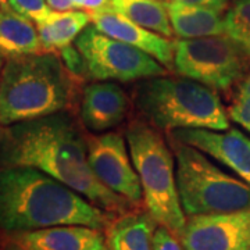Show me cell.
<instances>
[{
	"label": "cell",
	"mask_w": 250,
	"mask_h": 250,
	"mask_svg": "<svg viewBox=\"0 0 250 250\" xmlns=\"http://www.w3.org/2000/svg\"><path fill=\"white\" fill-rule=\"evenodd\" d=\"M74 92V77L57 53L7 59L0 78V125L65 111Z\"/></svg>",
	"instance_id": "cell-3"
},
{
	"label": "cell",
	"mask_w": 250,
	"mask_h": 250,
	"mask_svg": "<svg viewBox=\"0 0 250 250\" xmlns=\"http://www.w3.org/2000/svg\"><path fill=\"white\" fill-rule=\"evenodd\" d=\"M129 104L128 95L116 82H92L82 92L81 120L92 132H107L124 121Z\"/></svg>",
	"instance_id": "cell-13"
},
{
	"label": "cell",
	"mask_w": 250,
	"mask_h": 250,
	"mask_svg": "<svg viewBox=\"0 0 250 250\" xmlns=\"http://www.w3.org/2000/svg\"><path fill=\"white\" fill-rule=\"evenodd\" d=\"M179 199L187 217L250 210V185L170 134Z\"/></svg>",
	"instance_id": "cell-6"
},
{
	"label": "cell",
	"mask_w": 250,
	"mask_h": 250,
	"mask_svg": "<svg viewBox=\"0 0 250 250\" xmlns=\"http://www.w3.org/2000/svg\"><path fill=\"white\" fill-rule=\"evenodd\" d=\"M249 57L225 35L174 42V70L214 90H228L245 78Z\"/></svg>",
	"instance_id": "cell-7"
},
{
	"label": "cell",
	"mask_w": 250,
	"mask_h": 250,
	"mask_svg": "<svg viewBox=\"0 0 250 250\" xmlns=\"http://www.w3.org/2000/svg\"><path fill=\"white\" fill-rule=\"evenodd\" d=\"M177 236L185 250H250V210L192 215Z\"/></svg>",
	"instance_id": "cell-10"
},
{
	"label": "cell",
	"mask_w": 250,
	"mask_h": 250,
	"mask_svg": "<svg viewBox=\"0 0 250 250\" xmlns=\"http://www.w3.org/2000/svg\"><path fill=\"white\" fill-rule=\"evenodd\" d=\"M90 22L103 34L150 54L166 68H174V42L168 38L136 24L116 10L90 13Z\"/></svg>",
	"instance_id": "cell-12"
},
{
	"label": "cell",
	"mask_w": 250,
	"mask_h": 250,
	"mask_svg": "<svg viewBox=\"0 0 250 250\" xmlns=\"http://www.w3.org/2000/svg\"><path fill=\"white\" fill-rule=\"evenodd\" d=\"M228 36L250 60V0H235L224 17Z\"/></svg>",
	"instance_id": "cell-20"
},
{
	"label": "cell",
	"mask_w": 250,
	"mask_h": 250,
	"mask_svg": "<svg viewBox=\"0 0 250 250\" xmlns=\"http://www.w3.org/2000/svg\"><path fill=\"white\" fill-rule=\"evenodd\" d=\"M88 161L99 181L132 205L143 200L141 181L136 174L125 136L102 132L88 138Z\"/></svg>",
	"instance_id": "cell-9"
},
{
	"label": "cell",
	"mask_w": 250,
	"mask_h": 250,
	"mask_svg": "<svg viewBox=\"0 0 250 250\" xmlns=\"http://www.w3.org/2000/svg\"><path fill=\"white\" fill-rule=\"evenodd\" d=\"M228 116L250 132V74L241 81L236 98L228 108Z\"/></svg>",
	"instance_id": "cell-21"
},
{
	"label": "cell",
	"mask_w": 250,
	"mask_h": 250,
	"mask_svg": "<svg viewBox=\"0 0 250 250\" xmlns=\"http://www.w3.org/2000/svg\"><path fill=\"white\" fill-rule=\"evenodd\" d=\"M159 224L149 211L129 210L116 215L106 228L110 250H154L153 236Z\"/></svg>",
	"instance_id": "cell-15"
},
{
	"label": "cell",
	"mask_w": 250,
	"mask_h": 250,
	"mask_svg": "<svg viewBox=\"0 0 250 250\" xmlns=\"http://www.w3.org/2000/svg\"><path fill=\"white\" fill-rule=\"evenodd\" d=\"M132 102L146 123L167 132L229 128L228 111L217 90L182 75L139 80L132 89Z\"/></svg>",
	"instance_id": "cell-4"
},
{
	"label": "cell",
	"mask_w": 250,
	"mask_h": 250,
	"mask_svg": "<svg viewBox=\"0 0 250 250\" xmlns=\"http://www.w3.org/2000/svg\"><path fill=\"white\" fill-rule=\"evenodd\" d=\"M0 7H3V9H10L9 0H0Z\"/></svg>",
	"instance_id": "cell-28"
},
{
	"label": "cell",
	"mask_w": 250,
	"mask_h": 250,
	"mask_svg": "<svg viewBox=\"0 0 250 250\" xmlns=\"http://www.w3.org/2000/svg\"><path fill=\"white\" fill-rule=\"evenodd\" d=\"M89 22L90 14L83 10H52L43 21L35 24L43 52L59 53L62 49L72 45Z\"/></svg>",
	"instance_id": "cell-18"
},
{
	"label": "cell",
	"mask_w": 250,
	"mask_h": 250,
	"mask_svg": "<svg viewBox=\"0 0 250 250\" xmlns=\"http://www.w3.org/2000/svg\"><path fill=\"white\" fill-rule=\"evenodd\" d=\"M3 67H4V62H3V57H0V78H1V71H3Z\"/></svg>",
	"instance_id": "cell-29"
},
{
	"label": "cell",
	"mask_w": 250,
	"mask_h": 250,
	"mask_svg": "<svg viewBox=\"0 0 250 250\" xmlns=\"http://www.w3.org/2000/svg\"><path fill=\"white\" fill-rule=\"evenodd\" d=\"M128 150L141 181L143 202L156 223L178 235L187 224L179 199L174 152L149 123L131 121L125 129Z\"/></svg>",
	"instance_id": "cell-5"
},
{
	"label": "cell",
	"mask_w": 250,
	"mask_h": 250,
	"mask_svg": "<svg viewBox=\"0 0 250 250\" xmlns=\"http://www.w3.org/2000/svg\"><path fill=\"white\" fill-rule=\"evenodd\" d=\"M111 217L71 188L32 167H0V231L28 232L56 225L106 229Z\"/></svg>",
	"instance_id": "cell-2"
},
{
	"label": "cell",
	"mask_w": 250,
	"mask_h": 250,
	"mask_svg": "<svg viewBox=\"0 0 250 250\" xmlns=\"http://www.w3.org/2000/svg\"><path fill=\"white\" fill-rule=\"evenodd\" d=\"M74 45L86 62L89 77L96 81L131 82L167 74L150 54L103 34L93 24L81 32Z\"/></svg>",
	"instance_id": "cell-8"
},
{
	"label": "cell",
	"mask_w": 250,
	"mask_h": 250,
	"mask_svg": "<svg viewBox=\"0 0 250 250\" xmlns=\"http://www.w3.org/2000/svg\"><path fill=\"white\" fill-rule=\"evenodd\" d=\"M166 3L174 35L179 39L225 35L223 13L178 0H167Z\"/></svg>",
	"instance_id": "cell-16"
},
{
	"label": "cell",
	"mask_w": 250,
	"mask_h": 250,
	"mask_svg": "<svg viewBox=\"0 0 250 250\" xmlns=\"http://www.w3.org/2000/svg\"><path fill=\"white\" fill-rule=\"evenodd\" d=\"M178 1L215 10L218 13H224L225 10H228V3H229V0H178Z\"/></svg>",
	"instance_id": "cell-26"
},
{
	"label": "cell",
	"mask_w": 250,
	"mask_h": 250,
	"mask_svg": "<svg viewBox=\"0 0 250 250\" xmlns=\"http://www.w3.org/2000/svg\"><path fill=\"white\" fill-rule=\"evenodd\" d=\"M170 134L213 157L250 185V138L242 131L236 128L225 131L190 128Z\"/></svg>",
	"instance_id": "cell-11"
},
{
	"label": "cell",
	"mask_w": 250,
	"mask_h": 250,
	"mask_svg": "<svg viewBox=\"0 0 250 250\" xmlns=\"http://www.w3.org/2000/svg\"><path fill=\"white\" fill-rule=\"evenodd\" d=\"M75 9L83 10L86 13H96L103 10L113 9V0H72Z\"/></svg>",
	"instance_id": "cell-25"
},
{
	"label": "cell",
	"mask_w": 250,
	"mask_h": 250,
	"mask_svg": "<svg viewBox=\"0 0 250 250\" xmlns=\"http://www.w3.org/2000/svg\"><path fill=\"white\" fill-rule=\"evenodd\" d=\"M113 9L159 35H174L164 0H113Z\"/></svg>",
	"instance_id": "cell-19"
},
{
	"label": "cell",
	"mask_w": 250,
	"mask_h": 250,
	"mask_svg": "<svg viewBox=\"0 0 250 250\" xmlns=\"http://www.w3.org/2000/svg\"><path fill=\"white\" fill-rule=\"evenodd\" d=\"M43 52L34 21L0 7V57L11 59Z\"/></svg>",
	"instance_id": "cell-17"
},
{
	"label": "cell",
	"mask_w": 250,
	"mask_h": 250,
	"mask_svg": "<svg viewBox=\"0 0 250 250\" xmlns=\"http://www.w3.org/2000/svg\"><path fill=\"white\" fill-rule=\"evenodd\" d=\"M49 7L54 11H67V10H74L75 6L72 0H46Z\"/></svg>",
	"instance_id": "cell-27"
},
{
	"label": "cell",
	"mask_w": 250,
	"mask_h": 250,
	"mask_svg": "<svg viewBox=\"0 0 250 250\" xmlns=\"http://www.w3.org/2000/svg\"><path fill=\"white\" fill-rule=\"evenodd\" d=\"M9 7L35 24L43 21L52 13L46 0H9Z\"/></svg>",
	"instance_id": "cell-22"
},
{
	"label": "cell",
	"mask_w": 250,
	"mask_h": 250,
	"mask_svg": "<svg viewBox=\"0 0 250 250\" xmlns=\"http://www.w3.org/2000/svg\"><path fill=\"white\" fill-rule=\"evenodd\" d=\"M153 246L154 250H185L181 245L178 236L172 233L166 227L157 225L154 236H153Z\"/></svg>",
	"instance_id": "cell-24"
},
{
	"label": "cell",
	"mask_w": 250,
	"mask_h": 250,
	"mask_svg": "<svg viewBox=\"0 0 250 250\" xmlns=\"http://www.w3.org/2000/svg\"><path fill=\"white\" fill-rule=\"evenodd\" d=\"M18 250H107L106 235L88 225H56L10 233Z\"/></svg>",
	"instance_id": "cell-14"
},
{
	"label": "cell",
	"mask_w": 250,
	"mask_h": 250,
	"mask_svg": "<svg viewBox=\"0 0 250 250\" xmlns=\"http://www.w3.org/2000/svg\"><path fill=\"white\" fill-rule=\"evenodd\" d=\"M0 167L42 171L114 217L135 206L99 181L88 161V138L65 111L0 125Z\"/></svg>",
	"instance_id": "cell-1"
},
{
	"label": "cell",
	"mask_w": 250,
	"mask_h": 250,
	"mask_svg": "<svg viewBox=\"0 0 250 250\" xmlns=\"http://www.w3.org/2000/svg\"><path fill=\"white\" fill-rule=\"evenodd\" d=\"M59 56L62 57V62L65 65V68L71 74L74 78H83V77H89L88 74V65L83 59V56L77 49L75 45H70L67 47L62 49L59 52Z\"/></svg>",
	"instance_id": "cell-23"
},
{
	"label": "cell",
	"mask_w": 250,
	"mask_h": 250,
	"mask_svg": "<svg viewBox=\"0 0 250 250\" xmlns=\"http://www.w3.org/2000/svg\"><path fill=\"white\" fill-rule=\"evenodd\" d=\"M164 1H167V0H164Z\"/></svg>",
	"instance_id": "cell-30"
}]
</instances>
